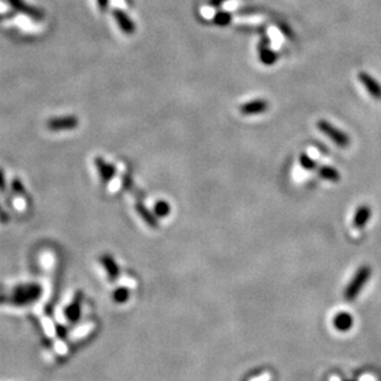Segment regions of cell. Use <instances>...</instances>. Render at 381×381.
I'll use <instances>...</instances> for the list:
<instances>
[{
  "label": "cell",
  "mask_w": 381,
  "mask_h": 381,
  "mask_svg": "<svg viewBox=\"0 0 381 381\" xmlns=\"http://www.w3.org/2000/svg\"><path fill=\"white\" fill-rule=\"evenodd\" d=\"M129 297H130V291L129 289H126V287H119V289H116L113 294L114 301L117 303L126 302V301L129 300Z\"/></svg>",
  "instance_id": "cell-18"
},
{
  "label": "cell",
  "mask_w": 381,
  "mask_h": 381,
  "mask_svg": "<svg viewBox=\"0 0 381 381\" xmlns=\"http://www.w3.org/2000/svg\"><path fill=\"white\" fill-rule=\"evenodd\" d=\"M268 108H269L268 101L263 99H255V100H250L248 101V103L242 104L241 108H239V113L244 116L258 115V114H262L268 110Z\"/></svg>",
  "instance_id": "cell-7"
},
{
  "label": "cell",
  "mask_w": 381,
  "mask_h": 381,
  "mask_svg": "<svg viewBox=\"0 0 381 381\" xmlns=\"http://www.w3.org/2000/svg\"><path fill=\"white\" fill-rule=\"evenodd\" d=\"M9 220H10L9 215H8L7 212H5V210L3 209L2 205H0V222L4 223V225H5V223L9 222Z\"/></svg>",
  "instance_id": "cell-23"
},
{
  "label": "cell",
  "mask_w": 381,
  "mask_h": 381,
  "mask_svg": "<svg viewBox=\"0 0 381 381\" xmlns=\"http://www.w3.org/2000/svg\"><path fill=\"white\" fill-rule=\"evenodd\" d=\"M232 21V14L228 12H218L214 17V24L217 26H227Z\"/></svg>",
  "instance_id": "cell-17"
},
{
  "label": "cell",
  "mask_w": 381,
  "mask_h": 381,
  "mask_svg": "<svg viewBox=\"0 0 381 381\" xmlns=\"http://www.w3.org/2000/svg\"><path fill=\"white\" fill-rule=\"evenodd\" d=\"M154 212H156V215L158 216V217H166L170 212L169 204H168L167 201H163V200L156 202V205H154Z\"/></svg>",
  "instance_id": "cell-19"
},
{
  "label": "cell",
  "mask_w": 381,
  "mask_h": 381,
  "mask_svg": "<svg viewBox=\"0 0 381 381\" xmlns=\"http://www.w3.org/2000/svg\"><path fill=\"white\" fill-rule=\"evenodd\" d=\"M12 188H13V191H14V193H17V194H21V193H24V191H25L23 182H21L20 179H18V178H15V179L13 180Z\"/></svg>",
  "instance_id": "cell-21"
},
{
  "label": "cell",
  "mask_w": 381,
  "mask_h": 381,
  "mask_svg": "<svg viewBox=\"0 0 381 381\" xmlns=\"http://www.w3.org/2000/svg\"><path fill=\"white\" fill-rule=\"evenodd\" d=\"M113 18L115 19V21L119 25L120 30L126 35H132L136 31V25L135 23L131 20V18L126 14L125 12L120 9H114L113 10Z\"/></svg>",
  "instance_id": "cell-8"
},
{
  "label": "cell",
  "mask_w": 381,
  "mask_h": 381,
  "mask_svg": "<svg viewBox=\"0 0 381 381\" xmlns=\"http://www.w3.org/2000/svg\"><path fill=\"white\" fill-rule=\"evenodd\" d=\"M225 2H227V0H210L209 4L211 5L212 8H220Z\"/></svg>",
  "instance_id": "cell-25"
},
{
  "label": "cell",
  "mask_w": 381,
  "mask_h": 381,
  "mask_svg": "<svg viewBox=\"0 0 381 381\" xmlns=\"http://www.w3.org/2000/svg\"><path fill=\"white\" fill-rule=\"evenodd\" d=\"M57 334L60 335L61 338H63V337H65V335H66V329L63 328V327L58 326V327H57Z\"/></svg>",
  "instance_id": "cell-26"
},
{
  "label": "cell",
  "mask_w": 381,
  "mask_h": 381,
  "mask_svg": "<svg viewBox=\"0 0 381 381\" xmlns=\"http://www.w3.org/2000/svg\"><path fill=\"white\" fill-rule=\"evenodd\" d=\"M300 163L301 166H302V168H305V169H308V170L315 169L316 168V162L313 161L312 158H310L307 154H301Z\"/></svg>",
  "instance_id": "cell-20"
},
{
  "label": "cell",
  "mask_w": 381,
  "mask_h": 381,
  "mask_svg": "<svg viewBox=\"0 0 381 381\" xmlns=\"http://www.w3.org/2000/svg\"><path fill=\"white\" fill-rule=\"evenodd\" d=\"M317 127H318L319 131L323 133L324 136H327L332 142H334L338 147L347 148L349 143H350V140H349L347 133L340 131L339 129L333 126L331 122L326 121V120H319V121L317 122Z\"/></svg>",
  "instance_id": "cell-2"
},
{
  "label": "cell",
  "mask_w": 381,
  "mask_h": 381,
  "mask_svg": "<svg viewBox=\"0 0 381 381\" xmlns=\"http://www.w3.org/2000/svg\"><path fill=\"white\" fill-rule=\"evenodd\" d=\"M42 289L36 282L18 285L9 295H0V303H10L14 306H26L35 302L41 296Z\"/></svg>",
  "instance_id": "cell-1"
},
{
  "label": "cell",
  "mask_w": 381,
  "mask_h": 381,
  "mask_svg": "<svg viewBox=\"0 0 381 381\" xmlns=\"http://www.w3.org/2000/svg\"><path fill=\"white\" fill-rule=\"evenodd\" d=\"M100 262L101 265H103L104 269L106 270V273H108L109 279H110L111 281L116 280L120 275V269L115 260H114V258L108 254H104L100 257Z\"/></svg>",
  "instance_id": "cell-11"
},
{
  "label": "cell",
  "mask_w": 381,
  "mask_h": 381,
  "mask_svg": "<svg viewBox=\"0 0 381 381\" xmlns=\"http://www.w3.org/2000/svg\"><path fill=\"white\" fill-rule=\"evenodd\" d=\"M370 215H371V212H370V209L366 206H363L360 207V209L356 211L355 214V217H354V226L355 227H364L365 225H366L367 220L370 218Z\"/></svg>",
  "instance_id": "cell-15"
},
{
  "label": "cell",
  "mask_w": 381,
  "mask_h": 381,
  "mask_svg": "<svg viewBox=\"0 0 381 381\" xmlns=\"http://www.w3.org/2000/svg\"><path fill=\"white\" fill-rule=\"evenodd\" d=\"M259 57L262 63L266 66H271L278 60V55L269 47V40L263 39L259 44Z\"/></svg>",
  "instance_id": "cell-10"
},
{
  "label": "cell",
  "mask_w": 381,
  "mask_h": 381,
  "mask_svg": "<svg viewBox=\"0 0 381 381\" xmlns=\"http://www.w3.org/2000/svg\"><path fill=\"white\" fill-rule=\"evenodd\" d=\"M94 164L95 167H97L98 172H99L100 178L103 182L108 183L113 179L114 175H115L116 173L115 167H114L113 164L108 163V162H106L105 159L101 158V157H97V158L94 159Z\"/></svg>",
  "instance_id": "cell-9"
},
{
  "label": "cell",
  "mask_w": 381,
  "mask_h": 381,
  "mask_svg": "<svg viewBox=\"0 0 381 381\" xmlns=\"http://www.w3.org/2000/svg\"><path fill=\"white\" fill-rule=\"evenodd\" d=\"M97 3H98V7H99L100 12L105 13L106 10H108L109 4H110V0H97Z\"/></svg>",
  "instance_id": "cell-22"
},
{
  "label": "cell",
  "mask_w": 381,
  "mask_h": 381,
  "mask_svg": "<svg viewBox=\"0 0 381 381\" xmlns=\"http://www.w3.org/2000/svg\"><path fill=\"white\" fill-rule=\"evenodd\" d=\"M66 317L71 322L78 321L79 317H81V295H77L76 298L71 302V305H68L66 307Z\"/></svg>",
  "instance_id": "cell-13"
},
{
  "label": "cell",
  "mask_w": 381,
  "mask_h": 381,
  "mask_svg": "<svg viewBox=\"0 0 381 381\" xmlns=\"http://www.w3.org/2000/svg\"><path fill=\"white\" fill-rule=\"evenodd\" d=\"M333 324H334V327L338 331L345 332L348 329H350L351 326H353V318L347 312H340L339 315L335 316V318L333 319Z\"/></svg>",
  "instance_id": "cell-14"
},
{
  "label": "cell",
  "mask_w": 381,
  "mask_h": 381,
  "mask_svg": "<svg viewBox=\"0 0 381 381\" xmlns=\"http://www.w3.org/2000/svg\"><path fill=\"white\" fill-rule=\"evenodd\" d=\"M318 174L321 178H323V179H326V180H331V182H338V180H339V178H340L339 173H338L337 170L334 169V168L327 167V166H323V167L319 168Z\"/></svg>",
  "instance_id": "cell-16"
},
{
  "label": "cell",
  "mask_w": 381,
  "mask_h": 381,
  "mask_svg": "<svg viewBox=\"0 0 381 381\" xmlns=\"http://www.w3.org/2000/svg\"><path fill=\"white\" fill-rule=\"evenodd\" d=\"M9 3L10 7L15 10V12L21 13V14L26 15L30 19H33L35 21H42L45 18V14L42 10H40L39 8H35L33 5L26 4L24 0H7Z\"/></svg>",
  "instance_id": "cell-5"
},
{
  "label": "cell",
  "mask_w": 381,
  "mask_h": 381,
  "mask_svg": "<svg viewBox=\"0 0 381 381\" xmlns=\"http://www.w3.org/2000/svg\"><path fill=\"white\" fill-rule=\"evenodd\" d=\"M358 78L372 99L381 100V84L374 78V77H371L369 73H366V72H360V73L358 74Z\"/></svg>",
  "instance_id": "cell-6"
},
{
  "label": "cell",
  "mask_w": 381,
  "mask_h": 381,
  "mask_svg": "<svg viewBox=\"0 0 381 381\" xmlns=\"http://www.w3.org/2000/svg\"><path fill=\"white\" fill-rule=\"evenodd\" d=\"M0 191H5V175L2 168H0Z\"/></svg>",
  "instance_id": "cell-24"
},
{
  "label": "cell",
  "mask_w": 381,
  "mask_h": 381,
  "mask_svg": "<svg viewBox=\"0 0 381 381\" xmlns=\"http://www.w3.org/2000/svg\"><path fill=\"white\" fill-rule=\"evenodd\" d=\"M79 125V119L74 115L62 116V117H52L46 122V126L50 131H71L77 129Z\"/></svg>",
  "instance_id": "cell-4"
},
{
  "label": "cell",
  "mask_w": 381,
  "mask_h": 381,
  "mask_svg": "<svg viewBox=\"0 0 381 381\" xmlns=\"http://www.w3.org/2000/svg\"><path fill=\"white\" fill-rule=\"evenodd\" d=\"M370 274H371V271H370V269L367 268V266L361 268L360 270L355 274V276H354L353 280L350 281L347 290H345V298H347V300H353V298L358 296L360 290L363 289L364 285L366 284Z\"/></svg>",
  "instance_id": "cell-3"
},
{
  "label": "cell",
  "mask_w": 381,
  "mask_h": 381,
  "mask_svg": "<svg viewBox=\"0 0 381 381\" xmlns=\"http://www.w3.org/2000/svg\"><path fill=\"white\" fill-rule=\"evenodd\" d=\"M136 211L138 212L140 217L142 218V220L145 221L146 223H147L149 227L151 228L158 227V220H157L156 216L152 214V212L149 211L147 207L145 206V205L141 204V202H138V204L136 205Z\"/></svg>",
  "instance_id": "cell-12"
}]
</instances>
